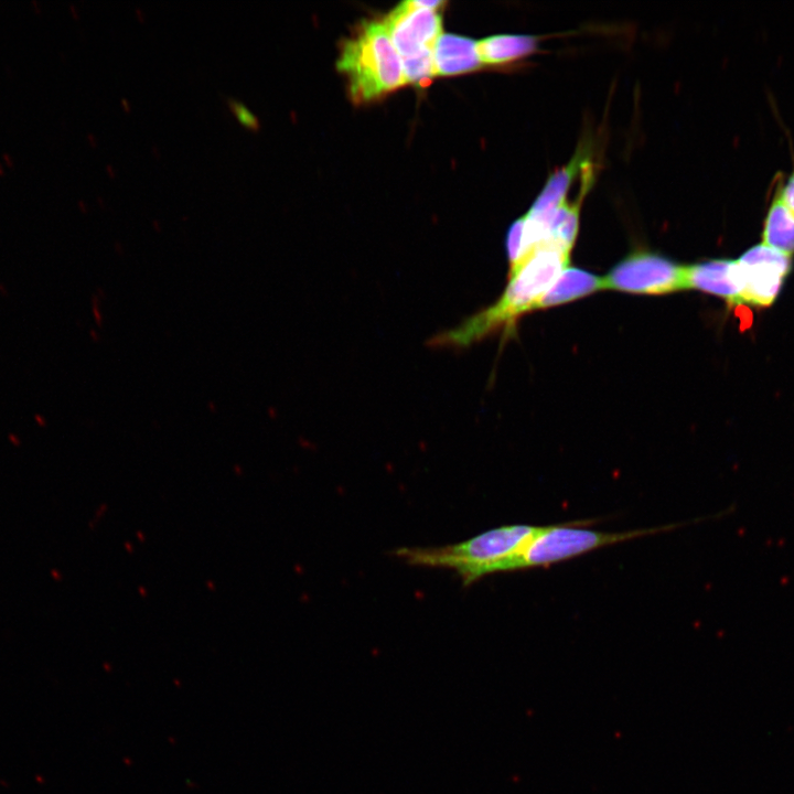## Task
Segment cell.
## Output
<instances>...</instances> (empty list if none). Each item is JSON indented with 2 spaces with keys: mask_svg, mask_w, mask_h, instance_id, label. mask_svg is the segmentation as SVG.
Listing matches in <instances>:
<instances>
[{
  "mask_svg": "<svg viewBox=\"0 0 794 794\" xmlns=\"http://www.w3.org/2000/svg\"><path fill=\"white\" fill-rule=\"evenodd\" d=\"M403 67L406 83L426 87L436 76L433 52H426L421 55L403 60Z\"/></svg>",
  "mask_w": 794,
  "mask_h": 794,
  "instance_id": "obj_14",
  "label": "cell"
},
{
  "mask_svg": "<svg viewBox=\"0 0 794 794\" xmlns=\"http://www.w3.org/2000/svg\"><path fill=\"white\" fill-rule=\"evenodd\" d=\"M436 75L469 73L482 67L476 42L457 34H441L433 49Z\"/></svg>",
  "mask_w": 794,
  "mask_h": 794,
  "instance_id": "obj_9",
  "label": "cell"
},
{
  "mask_svg": "<svg viewBox=\"0 0 794 794\" xmlns=\"http://www.w3.org/2000/svg\"><path fill=\"white\" fill-rule=\"evenodd\" d=\"M736 264L741 288L740 303L760 308L775 301L792 268L791 255L763 243L749 248Z\"/></svg>",
  "mask_w": 794,
  "mask_h": 794,
  "instance_id": "obj_6",
  "label": "cell"
},
{
  "mask_svg": "<svg viewBox=\"0 0 794 794\" xmlns=\"http://www.w3.org/2000/svg\"><path fill=\"white\" fill-rule=\"evenodd\" d=\"M8 441H9L10 444H12L13 447H20L21 443H22V440H21L20 436H19L18 433H14V432H9V433H8Z\"/></svg>",
  "mask_w": 794,
  "mask_h": 794,
  "instance_id": "obj_19",
  "label": "cell"
},
{
  "mask_svg": "<svg viewBox=\"0 0 794 794\" xmlns=\"http://www.w3.org/2000/svg\"><path fill=\"white\" fill-rule=\"evenodd\" d=\"M784 206L794 215V172L776 190Z\"/></svg>",
  "mask_w": 794,
  "mask_h": 794,
  "instance_id": "obj_17",
  "label": "cell"
},
{
  "mask_svg": "<svg viewBox=\"0 0 794 794\" xmlns=\"http://www.w3.org/2000/svg\"><path fill=\"white\" fill-rule=\"evenodd\" d=\"M33 421H34V425L41 429L46 428L47 423H49L46 417L41 412L33 414Z\"/></svg>",
  "mask_w": 794,
  "mask_h": 794,
  "instance_id": "obj_18",
  "label": "cell"
},
{
  "mask_svg": "<svg viewBox=\"0 0 794 794\" xmlns=\"http://www.w3.org/2000/svg\"><path fill=\"white\" fill-rule=\"evenodd\" d=\"M762 238L763 244L776 250L787 255L794 253V215L776 193L764 221Z\"/></svg>",
  "mask_w": 794,
  "mask_h": 794,
  "instance_id": "obj_12",
  "label": "cell"
},
{
  "mask_svg": "<svg viewBox=\"0 0 794 794\" xmlns=\"http://www.w3.org/2000/svg\"><path fill=\"white\" fill-rule=\"evenodd\" d=\"M384 24L403 60L433 52L442 34V19L436 10L404 1L385 18Z\"/></svg>",
  "mask_w": 794,
  "mask_h": 794,
  "instance_id": "obj_7",
  "label": "cell"
},
{
  "mask_svg": "<svg viewBox=\"0 0 794 794\" xmlns=\"http://www.w3.org/2000/svg\"><path fill=\"white\" fill-rule=\"evenodd\" d=\"M603 289L636 294H665L686 290L685 266L647 251L618 262L603 278Z\"/></svg>",
  "mask_w": 794,
  "mask_h": 794,
  "instance_id": "obj_5",
  "label": "cell"
},
{
  "mask_svg": "<svg viewBox=\"0 0 794 794\" xmlns=\"http://www.w3.org/2000/svg\"><path fill=\"white\" fill-rule=\"evenodd\" d=\"M541 526L507 525L490 529L462 543L442 547H414L395 550V556L412 566L454 570L469 586L496 573L497 566L515 555Z\"/></svg>",
  "mask_w": 794,
  "mask_h": 794,
  "instance_id": "obj_2",
  "label": "cell"
},
{
  "mask_svg": "<svg viewBox=\"0 0 794 794\" xmlns=\"http://www.w3.org/2000/svg\"><path fill=\"white\" fill-rule=\"evenodd\" d=\"M602 289L603 278L583 269L567 267L538 300L535 309L567 303Z\"/></svg>",
  "mask_w": 794,
  "mask_h": 794,
  "instance_id": "obj_10",
  "label": "cell"
},
{
  "mask_svg": "<svg viewBox=\"0 0 794 794\" xmlns=\"http://www.w3.org/2000/svg\"><path fill=\"white\" fill-rule=\"evenodd\" d=\"M590 523L582 521L541 526L515 555L497 566L496 572L547 567L604 546L672 530L684 525L676 523L626 532H599L580 527Z\"/></svg>",
  "mask_w": 794,
  "mask_h": 794,
  "instance_id": "obj_4",
  "label": "cell"
},
{
  "mask_svg": "<svg viewBox=\"0 0 794 794\" xmlns=\"http://www.w3.org/2000/svg\"><path fill=\"white\" fill-rule=\"evenodd\" d=\"M0 297L4 299L10 297V290L3 281H0Z\"/></svg>",
  "mask_w": 794,
  "mask_h": 794,
  "instance_id": "obj_20",
  "label": "cell"
},
{
  "mask_svg": "<svg viewBox=\"0 0 794 794\" xmlns=\"http://www.w3.org/2000/svg\"><path fill=\"white\" fill-rule=\"evenodd\" d=\"M538 37L533 35L500 34L476 42L483 64H504L517 61L537 50Z\"/></svg>",
  "mask_w": 794,
  "mask_h": 794,
  "instance_id": "obj_11",
  "label": "cell"
},
{
  "mask_svg": "<svg viewBox=\"0 0 794 794\" xmlns=\"http://www.w3.org/2000/svg\"><path fill=\"white\" fill-rule=\"evenodd\" d=\"M569 255L552 245L534 249L514 269L501 298L491 307L470 316L459 326L432 339L433 346H468L502 328H511L523 313L535 310L538 300L568 267Z\"/></svg>",
  "mask_w": 794,
  "mask_h": 794,
  "instance_id": "obj_1",
  "label": "cell"
},
{
  "mask_svg": "<svg viewBox=\"0 0 794 794\" xmlns=\"http://www.w3.org/2000/svg\"><path fill=\"white\" fill-rule=\"evenodd\" d=\"M226 104L229 110L243 126L255 131L260 129L261 124L259 117L254 111H251L248 106L245 105L243 101L234 97H226Z\"/></svg>",
  "mask_w": 794,
  "mask_h": 794,
  "instance_id": "obj_16",
  "label": "cell"
},
{
  "mask_svg": "<svg viewBox=\"0 0 794 794\" xmlns=\"http://www.w3.org/2000/svg\"><path fill=\"white\" fill-rule=\"evenodd\" d=\"M336 68L347 79L355 104L377 99L406 84L403 61L379 21H366L344 40Z\"/></svg>",
  "mask_w": 794,
  "mask_h": 794,
  "instance_id": "obj_3",
  "label": "cell"
},
{
  "mask_svg": "<svg viewBox=\"0 0 794 794\" xmlns=\"http://www.w3.org/2000/svg\"><path fill=\"white\" fill-rule=\"evenodd\" d=\"M524 232V216L516 219L509 227L506 235V250L509 261V270L516 267L522 256Z\"/></svg>",
  "mask_w": 794,
  "mask_h": 794,
  "instance_id": "obj_15",
  "label": "cell"
},
{
  "mask_svg": "<svg viewBox=\"0 0 794 794\" xmlns=\"http://www.w3.org/2000/svg\"><path fill=\"white\" fill-rule=\"evenodd\" d=\"M686 289H696L740 304V282L736 260L712 259L685 266Z\"/></svg>",
  "mask_w": 794,
  "mask_h": 794,
  "instance_id": "obj_8",
  "label": "cell"
},
{
  "mask_svg": "<svg viewBox=\"0 0 794 794\" xmlns=\"http://www.w3.org/2000/svg\"><path fill=\"white\" fill-rule=\"evenodd\" d=\"M581 201L565 202L551 216L544 245H552L570 253L575 244L580 215Z\"/></svg>",
  "mask_w": 794,
  "mask_h": 794,
  "instance_id": "obj_13",
  "label": "cell"
}]
</instances>
